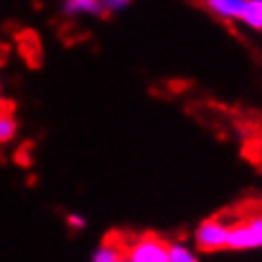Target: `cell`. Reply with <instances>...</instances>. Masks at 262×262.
Instances as JSON below:
<instances>
[{"label": "cell", "instance_id": "obj_8", "mask_svg": "<svg viewBox=\"0 0 262 262\" xmlns=\"http://www.w3.org/2000/svg\"><path fill=\"white\" fill-rule=\"evenodd\" d=\"M18 134V120L11 109L0 107V145H9Z\"/></svg>", "mask_w": 262, "mask_h": 262}, {"label": "cell", "instance_id": "obj_2", "mask_svg": "<svg viewBox=\"0 0 262 262\" xmlns=\"http://www.w3.org/2000/svg\"><path fill=\"white\" fill-rule=\"evenodd\" d=\"M227 249L231 251H255L262 249V213L229 225Z\"/></svg>", "mask_w": 262, "mask_h": 262}, {"label": "cell", "instance_id": "obj_4", "mask_svg": "<svg viewBox=\"0 0 262 262\" xmlns=\"http://www.w3.org/2000/svg\"><path fill=\"white\" fill-rule=\"evenodd\" d=\"M209 14L220 18L222 23H240L247 0H200Z\"/></svg>", "mask_w": 262, "mask_h": 262}, {"label": "cell", "instance_id": "obj_3", "mask_svg": "<svg viewBox=\"0 0 262 262\" xmlns=\"http://www.w3.org/2000/svg\"><path fill=\"white\" fill-rule=\"evenodd\" d=\"M229 225L225 218H207L202 220L193 231V245L202 253H218L227 249V238H229Z\"/></svg>", "mask_w": 262, "mask_h": 262}, {"label": "cell", "instance_id": "obj_1", "mask_svg": "<svg viewBox=\"0 0 262 262\" xmlns=\"http://www.w3.org/2000/svg\"><path fill=\"white\" fill-rule=\"evenodd\" d=\"M127 262H169V240L156 233H142L124 245Z\"/></svg>", "mask_w": 262, "mask_h": 262}, {"label": "cell", "instance_id": "obj_6", "mask_svg": "<svg viewBox=\"0 0 262 262\" xmlns=\"http://www.w3.org/2000/svg\"><path fill=\"white\" fill-rule=\"evenodd\" d=\"M91 260L94 262H122L124 260V242H118L116 238H107L94 249Z\"/></svg>", "mask_w": 262, "mask_h": 262}, {"label": "cell", "instance_id": "obj_7", "mask_svg": "<svg viewBox=\"0 0 262 262\" xmlns=\"http://www.w3.org/2000/svg\"><path fill=\"white\" fill-rule=\"evenodd\" d=\"M238 25L255 31V34H262V0H247Z\"/></svg>", "mask_w": 262, "mask_h": 262}, {"label": "cell", "instance_id": "obj_9", "mask_svg": "<svg viewBox=\"0 0 262 262\" xmlns=\"http://www.w3.org/2000/svg\"><path fill=\"white\" fill-rule=\"evenodd\" d=\"M195 260H198V253L187 242L182 240L169 242V262H195Z\"/></svg>", "mask_w": 262, "mask_h": 262}, {"label": "cell", "instance_id": "obj_13", "mask_svg": "<svg viewBox=\"0 0 262 262\" xmlns=\"http://www.w3.org/2000/svg\"><path fill=\"white\" fill-rule=\"evenodd\" d=\"M0 107H3V82H0Z\"/></svg>", "mask_w": 262, "mask_h": 262}, {"label": "cell", "instance_id": "obj_12", "mask_svg": "<svg viewBox=\"0 0 262 262\" xmlns=\"http://www.w3.org/2000/svg\"><path fill=\"white\" fill-rule=\"evenodd\" d=\"M255 154H258V158H260V162H262V136L258 140H255Z\"/></svg>", "mask_w": 262, "mask_h": 262}, {"label": "cell", "instance_id": "obj_11", "mask_svg": "<svg viewBox=\"0 0 262 262\" xmlns=\"http://www.w3.org/2000/svg\"><path fill=\"white\" fill-rule=\"evenodd\" d=\"M67 225L74 229V231H84V229H87V220H84V215H80V213H71L67 218Z\"/></svg>", "mask_w": 262, "mask_h": 262}, {"label": "cell", "instance_id": "obj_10", "mask_svg": "<svg viewBox=\"0 0 262 262\" xmlns=\"http://www.w3.org/2000/svg\"><path fill=\"white\" fill-rule=\"evenodd\" d=\"M134 3H136V0H100L104 14H120V11L129 9Z\"/></svg>", "mask_w": 262, "mask_h": 262}, {"label": "cell", "instance_id": "obj_5", "mask_svg": "<svg viewBox=\"0 0 262 262\" xmlns=\"http://www.w3.org/2000/svg\"><path fill=\"white\" fill-rule=\"evenodd\" d=\"M62 16L64 18H100L104 16V9L100 0H62Z\"/></svg>", "mask_w": 262, "mask_h": 262}]
</instances>
